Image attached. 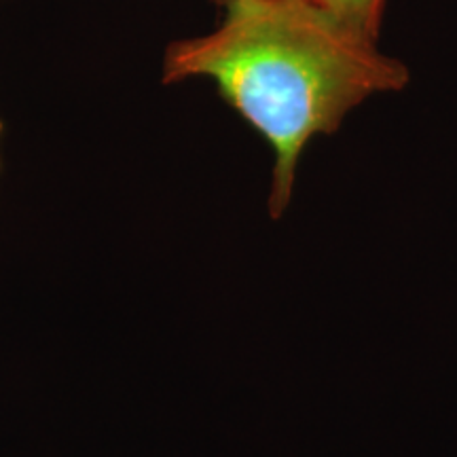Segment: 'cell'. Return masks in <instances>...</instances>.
Returning <instances> with one entry per match:
<instances>
[{"instance_id":"obj_1","label":"cell","mask_w":457,"mask_h":457,"mask_svg":"<svg viewBox=\"0 0 457 457\" xmlns=\"http://www.w3.org/2000/svg\"><path fill=\"white\" fill-rule=\"evenodd\" d=\"M212 32L165 49L163 81L210 79L270 142L271 219L293 199L296 168L316 136L335 134L353 108L409 85V68L312 0H222Z\"/></svg>"},{"instance_id":"obj_2","label":"cell","mask_w":457,"mask_h":457,"mask_svg":"<svg viewBox=\"0 0 457 457\" xmlns=\"http://www.w3.org/2000/svg\"><path fill=\"white\" fill-rule=\"evenodd\" d=\"M360 37L377 41L386 0H312Z\"/></svg>"},{"instance_id":"obj_3","label":"cell","mask_w":457,"mask_h":457,"mask_svg":"<svg viewBox=\"0 0 457 457\" xmlns=\"http://www.w3.org/2000/svg\"><path fill=\"white\" fill-rule=\"evenodd\" d=\"M0 140H3V121H0Z\"/></svg>"}]
</instances>
